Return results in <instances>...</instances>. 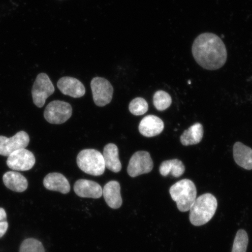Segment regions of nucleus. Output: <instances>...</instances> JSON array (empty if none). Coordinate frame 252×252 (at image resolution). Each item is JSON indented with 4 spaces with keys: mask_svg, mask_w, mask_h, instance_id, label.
Masks as SVG:
<instances>
[{
    "mask_svg": "<svg viewBox=\"0 0 252 252\" xmlns=\"http://www.w3.org/2000/svg\"><path fill=\"white\" fill-rule=\"evenodd\" d=\"M191 50L197 64L206 70H218L227 60L224 43L219 36L212 33H203L198 36Z\"/></svg>",
    "mask_w": 252,
    "mask_h": 252,
    "instance_id": "nucleus-1",
    "label": "nucleus"
},
{
    "mask_svg": "<svg viewBox=\"0 0 252 252\" xmlns=\"http://www.w3.org/2000/svg\"><path fill=\"white\" fill-rule=\"evenodd\" d=\"M217 206V198L212 194L206 193L197 197L189 210L191 224L199 226L209 222L215 214Z\"/></svg>",
    "mask_w": 252,
    "mask_h": 252,
    "instance_id": "nucleus-2",
    "label": "nucleus"
},
{
    "mask_svg": "<svg viewBox=\"0 0 252 252\" xmlns=\"http://www.w3.org/2000/svg\"><path fill=\"white\" fill-rule=\"evenodd\" d=\"M169 193L181 212L190 210L197 198V189L194 183L184 179L176 182L169 189Z\"/></svg>",
    "mask_w": 252,
    "mask_h": 252,
    "instance_id": "nucleus-3",
    "label": "nucleus"
},
{
    "mask_svg": "<svg viewBox=\"0 0 252 252\" xmlns=\"http://www.w3.org/2000/svg\"><path fill=\"white\" fill-rule=\"evenodd\" d=\"M77 162L79 168L87 174L100 176L105 171L103 155L96 150L81 151L77 156Z\"/></svg>",
    "mask_w": 252,
    "mask_h": 252,
    "instance_id": "nucleus-4",
    "label": "nucleus"
},
{
    "mask_svg": "<svg viewBox=\"0 0 252 252\" xmlns=\"http://www.w3.org/2000/svg\"><path fill=\"white\" fill-rule=\"evenodd\" d=\"M72 112L70 104L62 100H54L46 106L44 117L50 124L61 125L71 118Z\"/></svg>",
    "mask_w": 252,
    "mask_h": 252,
    "instance_id": "nucleus-5",
    "label": "nucleus"
},
{
    "mask_svg": "<svg viewBox=\"0 0 252 252\" xmlns=\"http://www.w3.org/2000/svg\"><path fill=\"white\" fill-rule=\"evenodd\" d=\"M55 91V87L48 75L45 73L37 75L32 90L34 105L38 108H42L47 97L52 95Z\"/></svg>",
    "mask_w": 252,
    "mask_h": 252,
    "instance_id": "nucleus-6",
    "label": "nucleus"
},
{
    "mask_svg": "<svg viewBox=\"0 0 252 252\" xmlns=\"http://www.w3.org/2000/svg\"><path fill=\"white\" fill-rule=\"evenodd\" d=\"M93 99L97 106L103 107L112 101L113 88L108 80L102 77H94L91 81Z\"/></svg>",
    "mask_w": 252,
    "mask_h": 252,
    "instance_id": "nucleus-7",
    "label": "nucleus"
},
{
    "mask_svg": "<svg viewBox=\"0 0 252 252\" xmlns=\"http://www.w3.org/2000/svg\"><path fill=\"white\" fill-rule=\"evenodd\" d=\"M154 163L147 151H139L134 153L129 161L127 173L132 178L137 177L152 171Z\"/></svg>",
    "mask_w": 252,
    "mask_h": 252,
    "instance_id": "nucleus-8",
    "label": "nucleus"
},
{
    "mask_svg": "<svg viewBox=\"0 0 252 252\" xmlns=\"http://www.w3.org/2000/svg\"><path fill=\"white\" fill-rule=\"evenodd\" d=\"M35 157L30 151L25 149L18 150L8 156L7 165L9 168L17 171H27L33 168Z\"/></svg>",
    "mask_w": 252,
    "mask_h": 252,
    "instance_id": "nucleus-9",
    "label": "nucleus"
},
{
    "mask_svg": "<svg viewBox=\"0 0 252 252\" xmlns=\"http://www.w3.org/2000/svg\"><path fill=\"white\" fill-rule=\"evenodd\" d=\"M30 141L29 135L24 131L18 132L11 138L0 135V155L8 157L15 151L25 149Z\"/></svg>",
    "mask_w": 252,
    "mask_h": 252,
    "instance_id": "nucleus-10",
    "label": "nucleus"
},
{
    "mask_svg": "<svg viewBox=\"0 0 252 252\" xmlns=\"http://www.w3.org/2000/svg\"><path fill=\"white\" fill-rule=\"evenodd\" d=\"M58 87L62 94L74 98L83 96L86 94L83 84L73 77H64L60 79Z\"/></svg>",
    "mask_w": 252,
    "mask_h": 252,
    "instance_id": "nucleus-11",
    "label": "nucleus"
},
{
    "mask_svg": "<svg viewBox=\"0 0 252 252\" xmlns=\"http://www.w3.org/2000/svg\"><path fill=\"white\" fill-rule=\"evenodd\" d=\"M74 190L79 197L99 198L102 196V188L95 182L79 179L75 183Z\"/></svg>",
    "mask_w": 252,
    "mask_h": 252,
    "instance_id": "nucleus-12",
    "label": "nucleus"
},
{
    "mask_svg": "<svg viewBox=\"0 0 252 252\" xmlns=\"http://www.w3.org/2000/svg\"><path fill=\"white\" fill-rule=\"evenodd\" d=\"M138 128L144 137H153L162 133L164 129V124L157 116L148 115L142 119Z\"/></svg>",
    "mask_w": 252,
    "mask_h": 252,
    "instance_id": "nucleus-13",
    "label": "nucleus"
},
{
    "mask_svg": "<svg viewBox=\"0 0 252 252\" xmlns=\"http://www.w3.org/2000/svg\"><path fill=\"white\" fill-rule=\"evenodd\" d=\"M102 194L108 206L113 209H118L122 206L123 201L121 194V185L117 181H110L105 185Z\"/></svg>",
    "mask_w": 252,
    "mask_h": 252,
    "instance_id": "nucleus-14",
    "label": "nucleus"
},
{
    "mask_svg": "<svg viewBox=\"0 0 252 252\" xmlns=\"http://www.w3.org/2000/svg\"><path fill=\"white\" fill-rule=\"evenodd\" d=\"M43 185L47 190L67 194L70 191V185L67 179L60 173H50L46 176Z\"/></svg>",
    "mask_w": 252,
    "mask_h": 252,
    "instance_id": "nucleus-15",
    "label": "nucleus"
},
{
    "mask_svg": "<svg viewBox=\"0 0 252 252\" xmlns=\"http://www.w3.org/2000/svg\"><path fill=\"white\" fill-rule=\"evenodd\" d=\"M233 156L237 164L245 169H252V149L241 142H236L233 147Z\"/></svg>",
    "mask_w": 252,
    "mask_h": 252,
    "instance_id": "nucleus-16",
    "label": "nucleus"
},
{
    "mask_svg": "<svg viewBox=\"0 0 252 252\" xmlns=\"http://www.w3.org/2000/svg\"><path fill=\"white\" fill-rule=\"evenodd\" d=\"M102 155L106 168L115 173H118L121 171L122 163L119 159V150L115 144H107L104 147Z\"/></svg>",
    "mask_w": 252,
    "mask_h": 252,
    "instance_id": "nucleus-17",
    "label": "nucleus"
},
{
    "mask_svg": "<svg viewBox=\"0 0 252 252\" xmlns=\"http://www.w3.org/2000/svg\"><path fill=\"white\" fill-rule=\"evenodd\" d=\"M2 179L5 187L12 191L21 193L26 190L28 187L26 178L17 172H6L3 175Z\"/></svg>",
    "mask_w": 252,
    "mask_h": 252,
    "instance_id": "nucleus-18",
    "label": "nucleus"
},
{
    "mask_svg": "<svg viewBox=\"0 0 252 252\" xmlns=\"http://www.w3.org/2000/svg\"><path fill=\"white\" fill-rule=\"evenodd\" d=\"M204 128L200 123H196L185 130L181 136V142L185 146L200 143L203 137Z\"/></svg>",
    "mask_w": 252,
    "mask_h": 252,
    "instance_id": "nucleus-19",
    "label": "nucleus"
},
{
    "mask_svg": "<svg viewBox=\"0 0 252 252\" xmlns=\"http://www.w3.org/2000/svg\"><path fill=\"white\" fill-rule=\"evenodd\" d=\"M185 166L181 160L178 159L165 160L159 166V172L163 176L171 175L175 178H179L184 175Z\"/></svg>",
    "mask_w": 252,
    "mask_h": 252,
    "instance_id": "nucleus-20",
    "label": "nucleus"
},
{
    "mask_svg": "<svg viewBox=\"0 0 252 252\" xmlns=\"http://www.w3.org/2000/svg\"><path fill=\"white\" fill-rule=\"evenodd\" d=\"M172 102V97L168 93L162 90L157 91L154 94L153 103L156 108L159 111H163L169 108Z\"/></svg>",
    "mask_w": 252,
    "mask_h": 252,
    "instance_id": "nucleus-21",
    "label": "nucleus"
},
{
    "mask_svg": "<svg viewBox=\"0 0 252 252\" xmlns=\"http://www.w3.org/2000/svg\"><path fill=\"white\" fill-rule=\"evenodd\" d=\"M249 242L247 232L239 229L236 233L231 252H247Z\"/></svg>",
    "mask_w": 252,
    "mask_h": 252,
    "instance_id": "nucleus-22",
    "label": "nucleus"
},
{
    "mask_svg": "<svg viewBox=\"0 0 252 252\" xmlns=\"http://www.w3.org/2000/svg\"><path fill=\"white\" fill-rule=\"evenodd\" d=\"M149 110V105L143 97H136L129 104V110L135 116H141Z\"/></svg>",
    "mask_w": 252,
    "mask_h": 252,
    "instance_id": "nucleus-23",
    "label": "nucleus"
},
{
    "mask_svg": "<svg viewBox=\"0 0 252 252\" xmlns=\"http://www.w3.org/2000/svg\"><path fill=\"white\" fill-rule=\"evenodd\" d=\"M20 252H45V250L41 242L36 239L28 238L21 244Z\"/></svg>",
    "mask_w": 252,
    "mask_h": 252,
    "instance_id": "nucleus-24",
    "label": "nucleus"
},
{
    "mask_svg": "<svg viewBox=\"0 0 252 252\" xmlns=\"http://www.w3.org/2000/svg\"><path fill=\"white\" fill-rule=\"evenodd\" d=\"M8 228V223L7 220L0 222V238H2L7 232Z\"/></svg>",
    "mask_w": 252,
    "mask_h": 252,
    "instance_id": "nucleus-25",
    "label": "nucleus"
},
{
    "mask_svg": "<svg viewBox=\"0 0 252 252\" xmlns=\"http://www.w3.org/2000/svg\"><path fill=\"white\" fill-rule=\"evenodd\" d=\"M7 220V214L2 208H0V222L5 221Z\"/></svg>",
    "mask_w": 252,
    "mask_h": 252,
    "instance_id": "nucleus-26",
    "label": "nucleus"
}]
</instances>
